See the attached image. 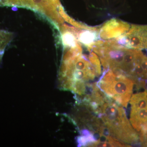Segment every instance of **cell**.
Here are the masks:
<instances>
[{
  "label": "cell",
  "instance_id": "1",
  "mask_svg": "<svg viewBox=\"0 0 147 147\" xmlns=\"http://www.w3.org/2000/svg\"><path fill=\"white\" fill-rule=\"evenodd\" d=\"M97 115L111 137L124 143H139V134L129 122L123 106L106 98Z\"/></svg>",
  "mask_w": 147,
  "mask_h": 147
},
{
  "label": "cell",
  "instance_id": "2",
  "mask_svg": "<svg viewBox=\"0 0 147 147\" xmlns=\"http://www.w3.org/2000/svg\"><path fill=\"white\" fill-rule=\"evenodd\" d=\"M135 82L122 74L109 71L103 74L96 85L105 96L123 107H127Z\"/></svg>",
  "mask_w": 147,
  "mask_h": 147
},
{
  "label": "cell",
  "instance_id": "3",
  "mask_svg": "<svg viewBox=\"0 0 147 147\" xmlns=\"http://www.w3.org/2000/svg\"><path fill=\"white\" fill-rule=\"evenodd\" d=\"M130 34V45L134 48L147 49V26H134Z\"/></svg>",
  "mask_w": 147,
  "mask_h": 147
},
{
  "label": "cell",
  "instance_id": "4",
  "mask_svg": "<svg viewBox=\"0 0 147 147\" xmlns=\"http://www.w3.org/2000/svg\"><path fill=\"white\" fill-rule=\"evenodd\" d=\"M129 121L133 128L139 133L147 126V107L131 108Z\"/></svg>",
  "mask_w": 147,
  "mask_h": 147
},
{
  "label": "cell",
  "instance_id": "5",
  "mask_svg": "<svg viewBox=\"0 0 147 147\" xmlns=\"http://www.w3.org/2000/svg\"><path fill=\"white\" fill-rule=\"evenodd\" d=\"M13 35L10 32L0 30V63L2 59L6 48L12 40Z\"/></svg>",
  "mask_w": 147,
  "mask_h": 147
},
{
  "label": "cell",
  "instance_id": "6",
  "mask_svg": "<svg viewBox=\"0 0 147 147\" xmlns=\"http://www.w3.org/2000/svg\"><path fill=\"white\" fill-rule=\"evenodd\" d=\"M139 143L142 146L147 147V127L139 133Z\"/></svg>",
  "mask_w": 147,
  "mask_h": 147
}]
</instances>
